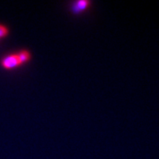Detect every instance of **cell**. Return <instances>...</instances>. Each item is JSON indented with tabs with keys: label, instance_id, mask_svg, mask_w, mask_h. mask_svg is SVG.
Instances as JSON below:
<instances>
[{
	"label": "cell",
	"instance_id": "obj_2",
	"mask_svg": "<svg viewBox=\"0 0 159 159\" xmlns=\"http://www.w3.org/2000/svg\"><path fill=\"white\" fill-rule=\"evenodd\" d=\"M90 2L87 0H80L76 2L72 7V11L75 13H80V12L84 11L89 7Z\"/></svg>",
	"mask_w": 159,
	"mask_h": 159
},
{
	"label": "cell",
	"instance_id": "obj_3",
	"mask_svg": "<svg viewBox=\"0 0 159 159\" xmlns=\"http://www.w3.org/2000/svg\"><path fill=\"white\" fill-rule=\"evenodd\" d=\"M17 55L21 64L27 63V61H29L30 60V54L29 52L27 50H22L19 52L17 54Z\"/></svg>",
	"mask_w": 159,
	"mask_h": 159
},
{
	"label": "cell",
	"instance_id": "obj_4",
	"mask_svg": "<svg viewBox=\"0 0 159 159\" xmlns=\"http://www.w3.org/2000/svg\"><path fill=\"white\" fill-rule=\"evenodd\" d=\"M7 34V29L2 25H0V37L5 36Z\"/></svg>",
	"mask_w": 159,
	"mask_h": 159
},
{
	"label": "cell",
	"instance_id": "obj_1",
	"mask_svg": "<svg viewBox=\"0 0 159 159\" xmlns=\"http://www.w3.org/2000/svg\"><path fill=\"white\" fill-rule=\"evenodd\" d=\"M2 64L5 69H10L19 66L21 65V63H20L17 54H15L8 55V56L5 57L2 62Z\"/></svg>",
	"mask_w": 159,
	"mask_h": 159
}]
</instances>
